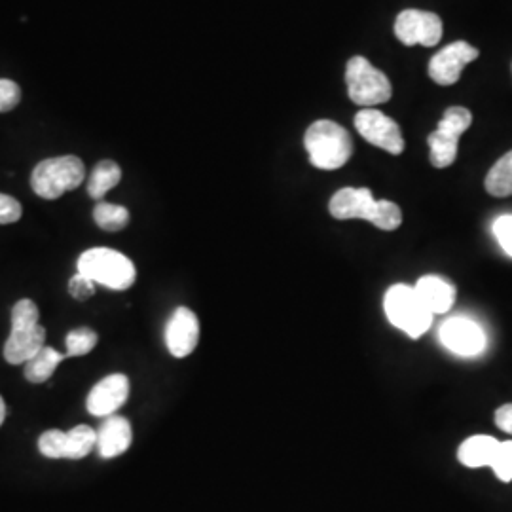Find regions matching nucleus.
I'll return each mask as SVG.
<instances>
[{"label": "nucleus", "instance_id": "f257e3e1", "mask_svg": "<svg viewBox=\"0 0 512 512\" xmlns=\"http://www.w3.org/2000/svg\"><path fill=\"white\" fill-rule=\"evenodd\" d=\"M329 211L336 220H368L385 232H393L403 224L401 207L389 200H374L368 188L338 190L330 200Z\"/></svg>", "mask_w": 512, "mask_h": 512}, {"label": "nucleus", "instance_id": "f03ea898", "mask_svg": "<svg viewBox=\"0 0 512 512\" xmlns=\"http://www.w3.org/2000/svg\"><path fill=\"white\" fill-rule=\"evenodd\" d=\"M46 329L38 323L37 304L19 300L12 310V332L4 344V359L10 365H25L44 346Z\"/></svg>", "mask_w": 512, "mask_h": 512}, {"label": "nucleus", "instance_id": "7ed1b4c3", "mask_svg": "<svg viewBox=\"0 0 512 512\" xmlns=\"http://www.w3.org/2000/svg\"><path fill=\"white\" fill-rule=\"evenodd\" d=\"M304 147L310 154L311 165L325 171L344 167L353 154V141L348 131L330 120L311 124L304 135Z\"/></svg>", "mask_w": 512, "mask_h": 512}, {"label": "nucleus", "instance_id": "20e7f679", "mask_svg": "<svg viewBox=\"0 0 512 512\" xmlns=\"http://www.w3.org/2000/svg\"><path fill=\"white\" fill-rule=\"evenodd\" d=\"M76 268L78 274L86 275L93 283H101L112 291H126L137 279V270L128 256L107 247H95L82 253Z\"/></svg>", "mask_w": 512, "mask_h": 512}, {"label": "nucleus", "instance_id": "39448f33", "mask_svg": "<svg viewBox=\"0 0 512 512\" xmlns=\"http://www.w3.org/2000/svg\"><path fill=\"white\" fill-rule=\"evenodd\" d=\"M384 310L389 323L414 340L431 329L433 313L423 306L414 287L403 283L389 287L385 293Z\"/></svg>", "mask_w": 512, "mask_h": 512}, {"label": "nucleus", "instance_id": "423d86ee", "mask_svg": "<svg viewBox=\"0 0 512 512\" xmlns=\"http://www.w3.org/2000/svg\"><path fill=\"white\" fill-rule=\"evenodd\" d=\"M86 179L84 162L76 156L48 158L35 167L31 186L44 200H57L65 192L76 190Z\"/></svg>", "mask_w": 512, "mask_h": 512}, {"label": "nucleus", "instance_id": "0eeeda50", "mask_svg": "<svg viewBox=\"0 0 512 512\" xmlns=\"http://www.w3.org/2000/svg\"><path fill=\"white\" fill-rule=\"evenodd\" d=\"M349 99L355 105L372 109L391 99V82L382 71H378L368 59L357 55L351 57L346 67Z\"/></svg>", "mask_w": 512, "mask_h": 512}, {"label": "nucleus", "instance_id": "6e6552de", "mask_svg": "<svg viewBox=\"0 0 512 512\" xmlns=\"http://www.w3.org/2000/svg\"><path fill=\"white\" fill-rule=\"evenodd\" d=\"M473 122L471 110L465 107H450L444 112L439 128L429 135L431 164L437 169H444L456 162L458 158L459 137L469 129Z\"/></svg>", "mask_w": 512, "mask_h": 512}, {"label": "nucleus", "instance_id": "1a4fd4ad", "mask_svg": "<svg viewBox=\"0 0 512 512\" xmlns=\"http://www.w3.org/2000/svg\"><path fill=\"white\" fill-rule=\"evenodd\" d=\"M97 442V431L90 425H76L71 431L63 433L59 429H50L38 439V450L44 458L82 459L86 458Z\"/></svg>", "mask_w": 512, "mask_h": 512}, {"label": "nucleus", "instance_id": "9d476101", "mask_svg": "<svg viewBox=\"0 0 512 512\" xmlns=\"http://www.w3.org/2000/svg\"><path fill=\"white\" fill-rule=\"evenodd\" d=\"M355 128L359 135L374 147L399 156L403 154L404 139L401 128L395 120L385 116L382 110L363 109L355 114Z\"/></svg>", "mask_w": 512, "mask_h": 512}, {"label": "nucleus", "instance_id": "9b49d317", "mask_svg": "<svg viewBox=\"0 0 512 512\" xmlns=\"http://www.w3.org/2000/svg\"><path fill=\"white\" fill-rule=\"evenodd\" d=\"M395 35L404 46L433 48L442 40V21L433 12L404 10L395 21Z\"/></svg>", "mask_w": 512, "mask_h": 512}, {"label": "nucleus", "instance_id": "f8f14e48", "mask_svg": "<svg viewBox=\"0 0 512 512\" xmlns=\"http://www.w3.org/2000/svg\"><path fill=\"white\" fill-rule=\"evenodd\" d=\"M442 346L459 357H476L486 349L482 327L467 317H452L440 327Z\"/></svg>", "mask_w": 512, "mask_h": 512}, {"label": "nucleus", "instance_id": "ddd939ff", "mask_svg": "<svg viewBox=\"0 0 512 512\" xmlns=\"http://www.w3.org/2000/svg\"><path fill=\"white\" fill-rule=\"evenodd\" d=\"M476 57H478V50L469 42H463V40L452 42L431 59L429 76L439 86H452L461 78L463 69L469 63H473Z\"/></svg>", "mask_w": 512, "mask_h": 512}, {"label": "nucleus", "instance_id": "4468645a", "mask_svg": "<svg viewBox=\"0 0 512 512\" xmlns=\"http://www.w3.org/2000/svg\"><path fill=\"white\" fill-rule=\"evenodd\" d=\"M200 342V321L196 313L188 308H177L173 311L167 327H165V346L169 353L177 359L188 357Z\"/></svg>", "mask_w": 512, "mask_h": 512}, {"label": "nucleus", "instance_id": "2eb2a0df", "mask_svg": "<svg viewBox=\"0 0 512 512\" xmlns=\"http://www.w3.org/2000/svg\"><path fill=\"white\" fill-rule=\"evenodd\" d=\"M129 397V380L124 374H112L93 387L86 401L88 412L95 418H109L120 410Z\"/></svg>", "mask_w": 512, "mask_h": 512}, {"label": "nucleus", "instance_id": "dca6fc26", "mask_svg": "<svg viewBox=\"0 0 512 512\" xmlns=\"http://www.w3.org/2000/svg\"><path fill=\"white\" fill-rule=\"evenodd\" d=\"M131 440H133L131 423L122 416H109L97 429L95 448L101 458L112 459L128 452Z\"/></svg>", "mask_w": 512, "mask_h": 512}, {"label": "nucleus", "instance_id": "f3484780", "mask_svg": "<svg viewBox=\"0 0 512 512\" xmlns=\"http://www.w3.org/2000/svg\"><path fill=\"white\" fill-rule=\"evenodd\" d=\"M414 291L420 296L423 306L433 315L448 313L456 302V287L439 275H423Z\"/></svg>", "mask_w": 512, "mask_h": 512}, {"label": "nucleus", "instance_id": "a211bd4d", "mask_svg": "<svg viewBox=\"0 0 512 512\" xmlns=\"http://www.w3.org/2000/svg\"><path fill=\"white\" fill-rule=\"evenodd\" d=\"M499 444H501V440L494 439L490 435L469 437V439L463 440L461 446H459V463L469 467V469L490 467L497 450H499Z\"/></svg>", "mask_w": 512, "mask_h": 512}, {"label": "nucleus", "instance_id": "6ab92c4d", "mask_svg": "<svg viewBox=\"0 0 512 512\" xmlns=\"http://www.w3.org/2000/svg\"><path fill=\"white\" fill-rule=\"evenodd\" d=\"M63 359H67L65 353H59L54 348H42L31 361L25 363V378L31 384H44L54 376Z\"/></svg>", "mask_w": 512, "mask_h": 512}, {"label": "nucleus", "instance_id": "aec40b11", "mask_svg": "<svg viewBox=\"0 0 512 512\" xmlns=\"http://www.w3.org/2000/svg\"><path fill=\"white\" fill-rule=\"evenodd\" d=\"M122 181V169L116 162H99L88 181V194L93 200H103L110 190Z\"/></svg>", "mask_w": 512, "mask_h": 512}, {"label": "nucleus", "instance_id": "412c9836", "mask_svg": "<svg viewBox=\"0 0 512 512\" xmlns=\"http://www.w3.org/2000/svg\"><path fill=\"white\" fill-rule=\"evenodd\" d=\"M486 190L495 198L512 196V150L495 162L490 173L486 175Z\"/></svg>", "mask_w": 512, "mask_h": 512}, {"label": "nucleus", "instance_id": "4be33fe9", "mask_svg": "<svg viewBox=\"0 0 512 512\" xmlns=\"http://www.w3.org/2000/svg\"><path fill=\"white\" fill-rule=\"evenodd\" d=\"M93 220L101 230L118 232L128 226L129 211L122 205H114L109 202H99L93 209Z\"/></svg>", "mask_w": 512, "mask_h": 512}, {"label": "nucleus", "instance_id": "5701e85b", "mask_svg": "<svg viewBox=\"0 0 512 512\" xmlns=\"http://www.w3.org/2000/svg\"><path fill=\"white\" fill-rule=\"evenodd\" d=\"M97 332L88 327H80L67 334V353L65 357H82L88 355L97 346Z\"/></svg>", "mask_w": 512, "mask_h": 512}, {"label": "nucleus", "instance_id": "b1692460", "mask_svg": "<svg viewBox=\"0 0 512 512\" xmlns=\"http://www.w3.org/2000/svg\"><path fill=\"white\" fill-rule=\"evenodd\" d=\"M492 471L501 482L512 480V440H505L499 444V450L492 461Z\"/></svg>", "mask_w": 512, "mask_h": 512}, {"label": "nucleus", "instance_id": "393cba45", "mask_svg": "<svg viewBox=\"0 0 512 512\" xmlns=\"http://www.w3.org/2000/svg\"><path fill=\"white\" fill-rule=\"evenodd\" d=\"M21 101V90L10 78H0V112L16 109Z\"/></svg>", "mask_w": 512, "mask_h": 512}, {"label": "nucleus", "instance_id": "a878e982", "mask_svg": "<svg viewBox=\"0 0 512 512\" xmlns=\"http://www.w3.org/2000/svg\"><path fill=\"white\" fill-rule=\"evenodd\" d=\"M492 230L499 247L512 258V215H501L495 219Z\"/></svg>", "mask_w": 512, "mask_h": 512}, {"label": "nucleus", "instance_id": "bb28decb", "mask_svg": "<svg viewBox=\"0 0 512 512\" xmlns=\"http://www.w3.org/2000/svg\"><path fill=\"white\" fill-rule=\"evenodd\" d=\"M21 203L8 196V194H0V224H14L21 219Z\"/></svg>", "mask_w": 512, "mask_h": 512}, {"label": "nucleus", "instance_id": "cd10ccee", "mask_svg": "<svg viewBox=\"0 0 512 512\" xmlns=\"http://www.w3.org/2000/svg\"><path fill=\"white\" fill-rule=\"evenodd\" d=\"M69 293L76 300L86 302L88 298H92L93 294H95V285H93L92 279H88L86 275L76 274L69 281Z\"/></svg>", "mask_w": 512, "mask_h": 512}, {"label": "nucleus", "instance_id": "c85d7f7f", "mask_svg": "<svg viewBox=\"0 0 512 512\" xmlns=\"http://www.w3.org/2000/svg\"><path fill=\"white\" fill-rule=\"evenodd\" d=\"M495 425L501 431L512 435V403L503 404L501 408H497V412H495Z\"/></svg>", "mask_w": 512, "mask_h": 512}, {"label": "nucleus", "instance_id": "c756f323", "mask_svg": "<svg viewBox=\"0 0 512 512\" xmlns=\"http://www.w3.org/2000/svg\"><path fill=\"white\" fill-rule=\"evenodd\" d=\"M4 418H6V404H4L2 397H0V425L4 423Z\"/></svg>", "mask_w": 512, "mask_h": 512}]
</instances>
